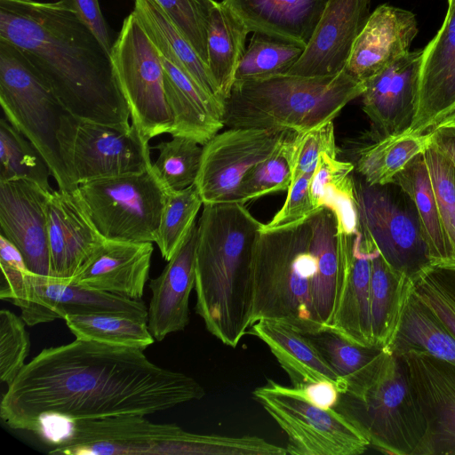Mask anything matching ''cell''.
Wrapping results in <instances>:
<instances>
[{"label": "cell", "instance_id": "cell-20", "mask_svg": "<svg viewBox=\"0 0 455 455\" xmlns=\"http://www.w3.org/2000/svg\"><path fill=\"white\" fill-rule=\"evenodd\" d=\"M370 7L371 0H328L307 47L286 74L323 76L343 71Z\"/></svg>", "mask_w": 455, "mask_h": 455}, {"label": "cell", "instance_id": "cell-8", "mask_svg": "<svg viewBox=\"0 0 455 455\" xmlns=\"http://www.w3.org/2000/svg\"><path fill=\"white\" fill-rule=\"evenodd\" d=\"M0 103L5 118L42 155L59 188L73 191L57 139L68 112L23 52L1 39Z\"/></svg>", "mask_w": 455, "mask_h": 455}, {"label": "cell", "instance_id": "cell-28", "mask_svg": "<svg viewBox=\"0 0 455 455\" xmlns=\"http://www.w3.org/2000/svg\"><path fill=\"white\" fill-rule=\"evenodd\" d=\"M252 33L307 47L328 0H221Z\"/></svg>", "mask_w": 455, "mask_h": 455}, {"label": "cell", "instance_id": "cell-4", "mask_svg": "<svg viewBox=\"0 0 455 455\" xmlns=\"http://www.w3.org/2000/svg\"><path fill=\"white\" fill-rule=\"evenodd\" d=\"M364 82L345 69L336 75L289 74L235 81L225 100L224 126L304 132L333 121L363 95Z\"/></svg>", "mask_w": 455, "mask_h": 455}, {"label": "cell", "instance_id": "cell-24", "mask_svg": "<svg viewBox=\"0 0 455 455\" xmlns=\"http://www.w3.org/2000/svg\"><path fill=\"white\" fill-rule=\"evenodd\" d=\"M418 32L413 12L388 4L379 5L357 36L345 70L364 82L408 53Z\"/></svg>", "mask_w": 455, "mask_h": 455}, {"label": "cell", "instance_id": "cell-15", "mask_svg": "<svg viewBox=\"0 0 455 455\" xmlns=\"http://www.w3.org/2000/svg\"><path fill=\"white\" fill-rule=\"evenodd\" d=\"M398 356L425 425L414 455H455V364L415 350Z\"/></svg>", "mask_w": 455, "mask_h": 455}, {"label": "cell", "instance_id": "cell-53", "mask_svg": "<svg viewBox=\"0 0 455 455\" xmlns=\"http://www.w3.org/2000/svg\"><path fill=\"white\" fill-rule=\"evenodd\" d=\"M429 132L431 145L447 157L455 169V127L441 126Z\"/></svg>", "mask_w": 455, "mask_h": 455}, {"label": "cell", "instance_id": "cell-10", "mask_svg": "<svg viewBox=\"0 0 455 455\" xmlns=\"http://www.w3.org/2000/svg\"><path fill=\"white\" fill-rule=\"evenodd\" d=\"M360 229L386 263L412 282L433 266L424 228L410 196L395 182L355 180Z\"/></svg>", "mask_w": 455, "mask_h": 455}, {"label": "cell", "instance_id": "cell-38", "mask_svg": "<svg viewBox=\"0 0 455 455\" xmlns=\"http://www.w3.org/2000/svg\"><path fill=\"white\" fill-rule=\"evenodd\" d=\"M51 171L36 148L5 117L0 120V182L28 180L46 190Z\"/></svg>", "mask_w": 455, "mask_h": 455}, {"label": "cell", "instance_id": "cell-46", "mask_svg": "<svg viewBox=\"0 0 455 455\" xmlns=\"http://www.w3.org/2000/svg\"><path fill=\"white\" fill-rule=\"evenodd\" d=\"M413 289L455 336V267H431Z\"/></svg>", "mask_w": 455, "mask_h": 455}, {"label": "cell", "instance_id": "cell-6", "mask_svg": "<svg viewBox=\"0 0 455 455\" xmlns=\"http://www.w3.org/2000/svg\"><path fill=\"white\" fill-rule=\"evenodd\" d=\"M335 409L384 453L414 455L425 433L403 360L384 349L348 381Z\"/></svg>", "mask_w": 455, "mask_h": 455}, {"label": "cell", "instance_id": "cell-1", "mask_svg": "<svg viewBox=\"0 0 455 455\" xmlns=\"http://www.w3.org/2000/svg\"><path fill=\"white\" fill-rule=\"evenodd\" d=\"M204 395L193 377L158 366L141 349L76 339L25 364L3 395L0 417L12 429L36 432L45 417L148 415Z\"/></svg>", "mask_w": 455, "mask_h": 455}, {"label": "cell", "instance_id": "cell-43", "mask_svg": "<svg viewBox=\"0 0 455 455\" xmlns=\"http://www.w3.org/2000/svg\"><path fill=\"white\" fill-rule=\"evenodd\" d=\"M335 371L347 383L364 370L383 348L364 347L328 329L307 335Z\"/></svg>", "mask_w": 455, "mask_h": 455}, {"label": "cell", "instance_id": "cell-21", "mask_svg": "<svg viewBox=\"0 0 455 455\" xmlns=\"http://www.w3.org/2000/svg\"><path fill=\"white\" fill-rule=\"evenodd\" d=\"M51 277L71 282L106 240L97 231L74 190H52L47 203Z\"/></svg>", "mask_w": 455, "mask_h": 455}, {"label": "cell", "instance_id": "cell-54", "mask_svg": "<svg viewBox=\"0 0 455 455\" xmlns=\"http://www.w3.org/2000/svg\"><path fill=\"white\" fill-rule=\"evenodd\" d=\"M441 126H451L455 127V110L450 114L448 116H446L436 127ZM435 127V128H436Z\"/></svg>", "mask_w": 455, "mask_h": 455}, {"label": "cell", "instance_id": "cell-41", "mask_svg": "<svg viewBox=\"0 0 455 455\" xmlns=\"http://www.w3.org/2000/svg\"><path fill=\"white\" fill-rule=\"evenodd\" d=\"M159 156L152 170L165 191H178L196 183L203 154V146L186 137H172L157 144Z\"/></svg>", "mask_w": 455, "mask_h": 455}, {"label": "cell", "instance_id": "cell-32", "mask_svg": "<svg viewBox=\"0 0 455 455\" xmlns=\"http://www.w3.org/2000/svg\"><path fill=\"white\" fill-rule=\"evenodd\" d=\"M413 282L393 270L378 251L371 259L370 307L375 347L384 348L391 340Z\"/></svg>", "mask_w": 455, "mask_h": 455}, {"label": "cell", "instance_id": "cell-49", "mask_svg": "<svg viewBox=\"0 0 455 455\" xmlns=\"http://www.w3.org/2000/svg\"><path fill=\"white\" fill-rule=\"evenodd\" d=\"M0 299L20 308L28 299L30 271L19 249L3 235H0Z\"/></svg>", "mask_w": 455, "mask_h": 455}, {"label": "cell", "instance_id": "cell-12", "mask_svg": "<svg viewBox=\"0 0 455 455\" xmlns=\"http://www.w3.org/2000/svg\"><path fill=\"white\" fill-rule=\"evenodd\" d=\"M110 59L132 124L148 141L168 133L172 116L164 92V67L157 48L133 12L124 20Z\"/></svg>", "mask_w": 455, "mask_h": 455}, {"label": "cell", "instance_id": "cell-23", "mask_svg": "<svg viewBox=\"0 0 455 455\" xmlns=\"http://www.w3.org/2000/svg\"><path fill=\"white\" fill-rule=\"evenodd\" d=\"M160 54L164 84L171 112L172 137H186L204 146L223 127L225 107L205 92L175 61V54L164 43L150 38Z\"/></svg>", "mask_w": 455, "mask_h": 455}, {"label": "cell", "instance_id": "cell-42", "mask_svg": "<svg viewBox=\"0 0 455 455\" xmlns=\"http://www.w3.org/2000/svg\"><path fill=\"white\" fill-rule=\"evenodd\" d=\"M290 134L265 160L258 163L243 176L235 195L241 204L268 194L290 189L292 183V138Z\"/></svg>", "mask_w": 455, "mask_h": 455}, {"label": "cell", "instance_id": "cell-39", "mask_svg": "<svg viewBox=\"0 0 455 455\" xmlns=\"http://www.w3.org/2000/svg\"><path fill=\"white\" fill-rule=\"evenodd\" d=\"M304 49L294 43L253 33L236 68L235 81L286 74L299 59Z\"/></svg>", "mask_w": 455, "mask_h": 455}, {"label": "cell", "instance_id": "cell-50", "mask_svg": "<svg viewBox=\"0 0 455 455\" xmlns=\"http://www.w3.org/2000/svg\"><path fill=\"white\" fill-rule=\"evenodd\" d=\"M312 177L313 174H306L292 182L283 207L267 224H263V228L293 225L307 220L315 210L310 196Z\"/></svg>", "mask_w": 455, "mask_h": 455}, {"label": "cell", "instance_id": "cell-52", "mask_svg": "<svg viewBox=\"0 0 455 455\" xmlns=\"http://www.w3.org/2000/svg\"><path fill=\"white\" fill-rule=\"evenodd\" d=\"M298 389L310 403L322 409H335L339 403L340 392L331 382L319 381Z\"/></svg>", "mask_w": 455, "mask_h": 455}, {"label": "cell", "instance_id": "cell-30", "mask_svg": "<svg viewBox=\"0 0 455 455\" xmlns=\"http://www.w3.org/2000/svg\"><path fill=\"white\" fill-rule=\"evenodd\" d=\"M354 169L355 164L350 162L322 154L310 183L315 209L331 210L339 234H355L360 228L355 180L350 174Z\"/></svg>", "mask_w": 455, "mask_h": 455}, {"label": "cell", "instance_id": "cell-14", "mask_svg": "<svg viewBox=\"0 0 455 455\" xmlns=\"http://www.w3.org/2000/svg\"><path fill=\"white\" fill-rule=\"evenodd\" d=\"M292 132L273 128H228L214 135L203 146L195 183L204 204L235 202L246 172L270 156Z\"/></svg>", "mask_w": 455, "mask_h": 455}, {"label": "cell", "instance_id": "cell-7", "mask_svg": "<svg viewBox=\"0 0 455 455\" xmlns=\"http://www.w3.org/2000/svg\"><path fill=\"white\" fill-rule=\"evenodd\" d=\"M227 439L196 434L173 423H154L140 414L68 420L65 435L50 454L68 455H221Z\"/></svg>", "mask_w": 455, "mask_h": 455}, {"label": "cell", "instance_id": "cell-16", "mask_svg": "<svg viewBox=\"0 0 455 455\" xmlns=\"http://www.w3.org/2000/svg\"><path fill=\"white\" fill-rule=\"evenodd\" d=\"M339 270L330 330L347 340L375 347L370 307L371 259L379 251L359 228L355 234L337 232Z\"/></svg>", "mask_w": 455, "mask_h": 455}, {"label": "cell", "instance_id": "cell-33", "mask_svg": "<svg viewBox=\"0 0 455 455\" xmlns=\"http://www.w3.org/2000/svg\"><path fill=\"white\" fill-rule=\"evenodd\" d=\"M430 146V132L416 134L405 130L383 135L358 150L355 168L369 185L389 184L412 159Z\"/></svg>", "mask_w": 455, "mask_h": 455}, {"label": "cell", "instance_id": "cell-2", "mask_svg": "<svg viewBox=\"0 0 455 455\" xmlns=\"http://www.w3.org/2000/svg\"><path fill=\"white\" fill-rule=\"evenodd\" d=\"M0 39L23 52L69 115L131 127L110 54L60 0H0Z\"/></svg>", "mask_w": 455, "mask_h": 455}, {"label": "cell", "instance_id": "cell-36", "mask_svg": "<svg viewBox=\"0 0 455 455\" xmlns=\"http://www.w3.org/2000/svg\"><path fill=\"white\" fill-rule=\"evenodd\" d=\"M150 37L156 38L176 55L183 68L209 95L225 107V100L207 65L155 0H134L132 11Z\"/></svg>", "mask_w": 455, "mask_h": 455}, {"label": "cell", "instance_id": "cell-18", "mask_svg": "<svg viewBox=\"0 0 455 455\" xmlns=\"http://www.w3.org/2000/svg\"><path fill=\"white\" fill-rule=\"evenodd\" d=\"M52 191L28 180L0 182L1 235L19 249L28 269L44 277H51L47 203Z\"/></svg>", "mask_w": 455, "mask_h": 455}, {"label": "cell", "instance_id": "cell-3", "mask_svg": "<svg viewBox=\"0 0 455 455\" xmlns=\"http://www.w3.org/2000/svg\"><path fill=\"white\" fill-rule=\"evenodd\" d=\"M262 227L239 202L204 204L197 221L196 311L207 331L231 347L251 326L253 251Z\"/></svg>", "mask_w": 455, "mask_h": 455}, {"label": "cell", "instance_id": "cell-11", "mask_svg": "<svg viewBox=\"0 0 455 455\" xmlns=\"http://www.w3.org/2000/svg\"><path fill=\"white\" fill-rule=\"evenodd\" d=\"M252 395L286 434L287 454L359 455L371 445L341 412L313 405L294 387L267 379Z\"/></svg>", "mask_w": 455, "mask_h": 455}, {"label": "cell", "instance_id": "cell-17", "mask_svg": "<svg viewBox=\"0 0 455 455\" xmlns=\"http://www.w3.org/2000/svg\"><path fill=\"white\" fill-rule=\"evenodd\" d=\"M20 311L29 326L64 319L68 315L111 314L148 322V307L141 299H130L31 272L28 299Z\"/></svg>", "mask_w": 455, "mask_h": 455}, {"label": "cell", "instance_id": "cell-31", "mask_svg": "<svg viewBox=\"0 0 455 455\" xmlns=\"http://www.w3.org/2000/svg\"><path fill=\"white\" fill-rule=\"evenodd\" d=\"M250 31L222 1L212 10L207 31V67L224 100L235 82Z\"/></svg>", "mask_w": 455, "mask_h": 455}, {"label": "cell", "instance_id": "cell-48", "mask_svg": "<svg viewBox=\"0 0 455 455\" xmlns=\"http://www.w3.org/2000/svg\"><path fill=\"white\" fill-rule=\"evenodd\" d=\"M333 121L292 138V182L306 174H314L322 154L338 156ZM292 184V183H291Z\"/></svg>", "mask_w": 455, "mask_h": 455}, {"label": "cell", "instance_id": "cell-5", "mask_svg": "<svg viewBox=\"0 0 455 455\" xmlns=\"http://www.w3.org/2000/svg\"><path fill=\"white\" fill-rule=\"evenodd\" d=\"M311 237L308 218L282 228L262 227L253 251L251 325L266 319L306 335L327 330L319 321L313 303L317 260Z\"/></svg>", "mask_w": 455, "mask_h": 455}, {"label": "cell", "instance_id": "cell-51", "mask_svg": "<svg viewBox=\"0 0 455 455\" xmlns=\"http://www.w3.org/2000/svg\"><path fill=\"white\" fill-rule=\"evenodd\" d=\"M94 34L110 54L112 45L108 28L102 15L99 0H60Z\"/></svg>", "mask_w": 455, "mask_h": 455}, {"label": "cell", "instance_id": "cell-29", "mask_svg": "<svg viewBox=\"0 0 455 455\" xmlns=\"http://www.w3.org/2000/svg\"><path fill=\"white\" fill-rule=\"evenodd\" d=\"M383 349L397 356L411 350L421 351L455 364V336L413 287L395 331Z\"/></svg>", "mask_w": 455, "mask_h": 455}, {"label": "cell", "instance_id": "cell-35", "mask_svg": "<svg viewBox=\"0 0 455 455\" xmlns=\"http://www.w3.org/2000/svg\"><path fill=\"white\" fill-rule=\"evenodd\" d=\"M413 201L420 218L433 266L455 267L443 229L423 154L417 156L395 178Z\"/></svg>", "mask_w": 455, "mask_h": 455}, {"label": "cell", "instance_id": "cell-40", "mask_svg": "<svg viewBox=\"0 0 455 455\" xmlns=\"http://www.w3.org/2000/svg\"><path fill=\"white\" fill-rule=\"evenodd\" d=\"M202 205L204 203L196 184L178 191H166L155 242L166 261L171 259L196 222Z\"/></svg>", "mask_w": 455, "mask_h": 455}, {"label": "cell", "instance_id": "cell-34", "mask_svg": "<svg viewBox=\"0 0 455 455\" xmlns=\"http://www.w3.org/2000/svg\"><path fill=\"white\" fill-rule=\"evenodd\" d=\"M308 220L312 230L311 246L317 260L313 303L319 321L328 330L334 311L339 270L336 220L331 211L325 207L315 209Z\"/></svg>", "mask_w": 455, "mask_h": 455}, {"label": "cell", "instance_id": "cell-44", "mask_svg": "<svg viewBox=\"0 0 455 455\" xmlns=\"http://www.w3.org/2000/svg\"><path fill=\"white\" fill-rule=\"evenodd\" d=\"M446 242L455 266V169L432 145L423 153Z\"/></svg>", "mask_w": 455, "mask_h": 455}, {"label": "cell", "instance_id": "cell-25", "mask_svg": "<svg viewBox=\"0 0 455 455\" xmlns=\"http://www.w3.org/2000/svg\"><path fill=\"white\" fill-rule=\"evenodd\" d=\"M197 222L168 260L162 273L149 281L152 297L148 325L155 340L183 331L189 323V296L196 282Z\"/></svg>", "mask_w": 455, "mask_h": 455}, {"label": "cell", "instance_id": "cell-19", "mask_svg": "<svg viewBox=\"0 0 455 455\" xmlns=\"http://www.w3.org/2000/svg\"><path fill=\"white\" fill-rule=\"evenodd\" d=\"M415 113L408 132L423 134L455 110V0H448L442 27L425 46Z\"/></svg>", "mask_w": 455, "mask_h": 455}, {"label": "cell", "instance_id": "cell-37", "mask_svg": "<svg viewBox=\"0 0 455 455\" xmlns=\"http://www.w3.org/2000/svg\"><path fill=\"white\" fill-rule=\"evenodd\" d=\"M65 323L76 339L144 350L154 343L148 322L111 315H68Z\"/></svg>", "mask_w": 455, "mask_h": 455}, {"label": "cell", "instance_id": "cell-13", "mask_svg": "<svg viewBox=\"0 0 455 455\" xmlns=\"http://www.w3.org/2000/svg\"><path fill=\"white\" fill-rule=\"evenodd\" d=\"M57 139L74 190L90 180L152 167L148 141L132 124L127 129L117 128L66 113L61 116Z\"/></svg>", "mask_w": 455, "mask_h": 455}, {"label": "cell", "instance_id": "cell-22", "mask_svg": "<svg viewBox=\"0 0 455 455\" xmlns=\"http://www.w3.org/2000/svg\"><path fill=\"white\" fill-rule=\"evenodd\" d=\"M422 53L410 51L364 81L363 110L382 135L403 132L411 124Z\"/></svg>", "mask_w": 455, "mask_h": 455}, {"label": "cell", "instance_id": "cell-45", "mask_svg": "<svg viewBox=\"0 0 455 455\" xmlns=\"http://www.w3.org/2000/svg\"><path fill=\"white\" fill-rule=\"evenodd\" d=\"M207 65V31L214 0H155Z\"/></svg>", "mask_w": 455, "mask_h": 455}, {"label": "cell", "instance_id": "cell-47", "mask_svg": "<svg viewBox=\"0 0 455 455\" xmlns=\"http://www.w3.org/2000/svg\"><path fill=\"white\" fill-rule=\"evenodd\" d=\"M25 321L11 310L0 311V379L7 386L25 366L30 347Z\"/></svg>", "mask_w": 455, "mask_h": 455}, {"label": "cell", "instance_id": "cell-27", "mask_svg": "<svg viewBox=\"0 0 455 455\" xmlns=\"http://www.w3.org/2000/svg\"><path fill=\"white\" fill-rule=\"evenodd\" d=\"M247 334L263 341L287 373L292 387L329 381L344 393L347 381L340 377L310 338L282 323L261 319L250 326Z\"/></svg>", "mask_w": 455, "mask_h": 455}, {"label": "cell", "instance_id": "cell-26", "mask_svg": "<svg viewBox=\"0 0 455 455\" xmlns=\"http://www.w3.org/2000/svg\"><path fill=\"white\" fill-rule=\"evenodd\" d=\"M152 243L105 240L71 280L84 287L140 300L148 279Z\"/></svg>", "mask_w": 455, "mask_h": 455}, {"label": "cell", "instance_id": "cell-9", "mask_svg": "<svg viewBox=\"0 0 455 455\" xmlns=\"http://www.w3.org/2000/svg\"><path fill=\"white\" fill-rule=\"evenodd\" d=\"M74 193L106 240L156 242L166 191L152 167L90 180Z\"/></svg>", "mask_w": 455, "mask_h": 455}]
</instances>
